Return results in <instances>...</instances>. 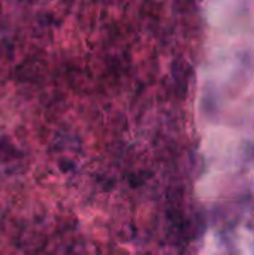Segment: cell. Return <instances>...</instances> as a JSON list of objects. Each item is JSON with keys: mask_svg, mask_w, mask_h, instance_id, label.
<instances>
[]
</instances>
